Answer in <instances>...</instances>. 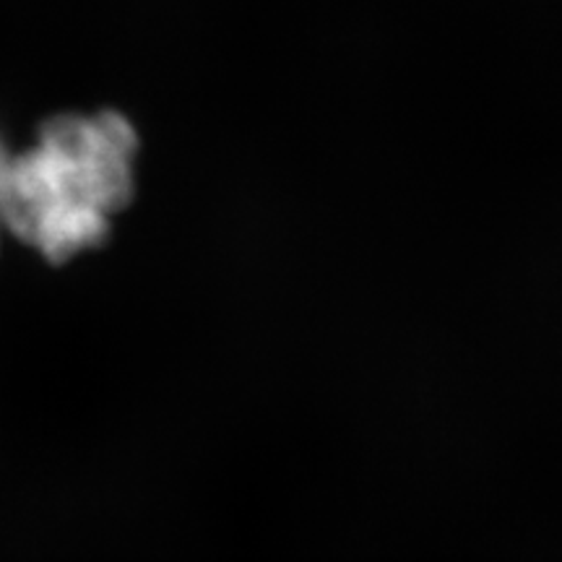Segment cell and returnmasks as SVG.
<instances>
[{"label": "cell", "instance_id": "obj_1", "mask_svg": "<svg viewBox=\"0 0 562 562\" xmlns=\"http://www.w3.org/2000/svg\"><path fill=\"white\" fill-rule=\"evenodd\" d=\"M136 151V131L117 112L55 117L32 151L9 159L3 224L50 263L97 248L133 199Z\"/></svg>", "mask_w": 562, "mask_h": 562}, {"label": "cell", "instance_id": "obj_2", "mask_svg": "<svg viewBox=\"0 0 562 562\" xmlns=\"http://www.w3.org/2000/svg\"><path fill=\"white\" fill-rule=\"evenodd\" d=\"M9 154H5L3 144H0V222H3V182H5V167H9Z\"/></svg>", "mask_w": 562, "mask_h": 562}]
</instances>
